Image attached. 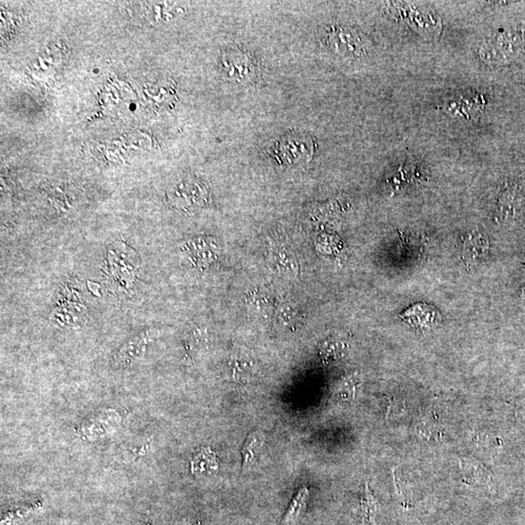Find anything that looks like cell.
Here are the masks:
<instances>
[{
  "instance_id": "9",
  "label": "cell",
  "mask_w": 525,
  "mask_h": 525,
  "mask_svg": "<svg viewBox=\"0 0 525 525\" xmlns=\"http://www.w3.org/2000/svg\"><path fill=\"white\" fill-rule=\"evenodd\" d=\"M152 338H153V331H146L131 338L117 353L115 363L121 366H128L143 357Z\"/></svg>"
},
{
  "instance_id": "7",
  "label": "cell",
  "mask_w": 525,
  "mask_h": 525,
  "mask_svg": "<svg viewBox=\"0 0 525 525\" xmlns=\"http://www.w3.org/2000/svg\"><path fill=\"white\" fill-rule=\"evenodd\" d=\"M166 196L171 205L181 210L191 211L208 203V189L201 181L185 178L169 189Z\"/></svg>"
},
{
  "instance_id": "10",
  "label": "cell",
  "mask_w": 525,
  "mask_h": 525,
  "mask_svg": "<svg viewBox=\"0 0 525 525\" xmlns=\"http://www.w3.org/2000/svg\"><path fill=\"white\" fill-rule=\"evenodd\" d=\"M521 206L519 192L516 186H510L502 191L498 201V214L502 220H512Z\"/></svg>"
},
{
  "instance_id": "16",
  "label": "cell",
  "mask_w": 525,
  "mask_h": 525,
  "mask_svg": "<svg viewBox=\"0 0 525 525\" xmlns=\"http://www.w3.org/2000/svg\"><path fill=\"white\" fill-rule=\"evenodd\" d=\"M345 345L340 340H329L327 343H325V347H323V352L325 354H332L333 357H337L338 354H342Z\"/></svg>"
},
{
  "instance_id": "11",
  "label": "cell",
  "mask_w": 525,
  "mask_h": 525,
  "mask_svg": "<svg viewBox=\"0 0 525 525\" xmlns=\"http://www.w3.org/2000/svg\"><path fill=\"white\" fill-rule=\"evenodd\" d=\"M489 251V241L479 233H473L468 236L464 240L463 254L468 261L476 262L482 260V257Z\"/></svg>"
},
{
  "instance_id": "14",
  "label": "cell",
  "mask_w": 525,
  "mask_h": 525,
  "mask_svg": "<svg viewBox=\"0 0 525 525\" xmlns=\"http://www.w3.org/2000/svg\"><path fill=\"white\" fill-rule=\"evenodd\" d=\"M264 438L260 433H255L246 442L245 449H243V468H250L252 466L256 461V457L262 449Z\"/></svg>"
},
{
  "instance_id": "1",
  "label": "cell",
  "mask_w": 525,
  "mask_h": 525,
  "mask_svg": "<svg viewBox=\"0 0 525 525\" xmlns=\"http://www.w3.org/2000/svg\"><path fill=\"white\" fill-rule=\"evenodd\" d=\"M139 259L133 248L117 241L107 250L106 278L109 289L116 295H128L139 275Z\"/></svg>"
},
{
  "instance_id": "5",
  "label": "cell",
  "mask_w": 525,
  "mask_h": 525,
  "mask_svg": "<svg viewBox=\"0 0 525 525\" xmlns=\"http://www.w3.org/2000/svg\"><path fill=\"white\" fill-rule=\"evenodd\" d=\"M221 66L226 76L241 86L253 85L260 79V64L250 53L240 48L224 52Z\"/></svg>"
},
{
  "instance_id": "6",
  "label": "cell",
  "mask_w": 525,
  "mask_h": 525,
  "mask_svg": "<svg viewBox=\"0 0 525 525\" xmlns=\"http://www.w3.org/2000/svg\"><path fill=\"white\" fill-rule=\"evenodd\" d=\"M487 101L475 91L455 92L443 101V112L454 120L471 122L482 116Z\"/></svg>"
},
{
  "instance_id": "13",
  "label": "cell",
  "mask_w": 525,
  "mask_h": 525,
  "mask_svg": "<svg viewBox=\"0 0 525 525\" xmlns=\"http://www.w3.org/2000/svg\"><path fill=\"white\" fill-rule=\"evenodd\" d=\"M308 495V490L307 489H300L293 501L291 502L289 508H288L287 512H286L282 521V525H293L298 521L303 510L305 509V504H307Z\"/></svg>"
},
{
  "instance_id": "4",
  "label": "cell",
  "mask_w": 525,
  "mask_h": 525,
  "mask_svg": "<svg viewBox=\"0 0 525 525\" xmlns=\"http://www.w3.org/2000/svg\"><path fill=\"white\" fill-rule=\"evenodd\" d=\"M522 34L516 29H498L485 38L477 48L482 63L502 66L512 61L521 49Z\"/></svg>"
},
{
  "instance_id": "15",
  "label": "cell",
  "mask_w": 525,
  "mask_h": 525,
  "mask_svg": "<svg viewBox=\"0 0 525 525\" xmlns=\"http://www.w3.org/2000/svg\"><path fill=\"white\" fill-rule=\"evenodd\" d=\"M362 511L366 522H367L368 524H373L375 515V503L374 497L370 494L368 487H366V494L364 499H363L362 501Z\"/></svg>"
},
{
  "instance_id": "3",
  "label": "cell",
  "mask_w": 525,
  "mask_h": 525,
  "mask_svg": "<svg viewBox=\"0 0 525 525\" xmlns=\"http://www.w3.org/2000/svg\"><path fill=\"white\" fill-rule=\"evenodd\" d=\"M321 41L326 48L343 59L365 58L370 52L367 39L350 27L336 24L325 27L321 31Z\"/></svg>"
},
{
  "instance_id": "12",
  "label": "cell",
  "mask_w": 525,
  "mask_h": 525,
  "mask_svg": "<svg viewBox=\"0 0 525 525\" xmlns=\"http://www.w3.org/2000/svg\"><path fill=\"white\" fill-rule=\"evenodd\" d=\"M213 245H208L206 240H198L190 243L188 245V251L190 253V259L196 261V265L210 263L213 260V254L215 253V247Z\"/></svg>"
},
{
  "instance_id": "17",
  "label": "cell",
  "mask_w": 525,
  "mask_h": 525,
  "mask_svg": "<svg viewBox=\"0 0 525 525\" xmlns=\"http://www.w3.org/2000/svg\"><path fill=\"white\" fill-rule=\"evenodd\" d=\"M187 525H201V524L200 522L196 521V519H190Z\"/></svg>"
},
{
  "instance_id": "2",
  "label": "cell",
  "mask_w": 525,
  "mask_h": 525,
  "mask_svg": "<svg viewBox=\"0 0 525 525\" xmlns=\"http://www.w3.org/2000/svg\"><path fill=\"white\" fill-rule=\"evenodd\" d=\"M385 7L390 16L407 24L419 36L427 39H436L441 36V17L428 5L414 2H387Z\"/></svg>"
},
{
  "instance_id": "8",
  "label": "cell",
  "mask_w": 525,
  "mask_h": 525,
  "mask_svg": "<svg viewBox=\"0 0 525 525\" xmlns=\"http://www.w3.org/2000/svg\"><path fill=\"white\" fill-rule=\"evenodd\" d=\"M87 318L88 312L83 301L59 300L50 315V322L57 328L77 329L84 326Z\"/></svg>"
}]
</instances>
